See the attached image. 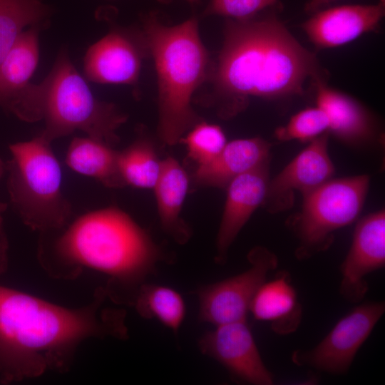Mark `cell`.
<instances>
[{"label": "cell", "instance_id": "cell-20", "mask_svg": "<svg viewBox=\"0 0 385 385\" xmlns=\"http://www.w3.org/2000/svg\"><path fill=\"white\" fill-rule=\"evenodd\" d=\"M39 30L32 26L24 31L0 63V106L7 111L37 67Z\"/></svg>", "mask_w": 385, "mask_h": 385}, {"label": "cell", "instance_id": "cell-12", "mask_svg": "<svg viewBox=\"0 0 385 385\" xmlns=\"http://www.w3.org/2000/svg\"><path fill=\"white\" fill-rule=\"evenodd\" d=\"M329 132L314 139L303 149L278 175L270 180L262 205L276 213L287 210L294 203V192L308 193L334 173V164L328 153Z\"/></svg>", "mask_w": 385, "mask_h": 385}, {"label": "cell", "instance_id": "cell-28", "mask_svg": "<svg viewBox=\"0 0 385 385\" xmlns=\"http://www.w3.org/2000/svg\"><path fill=\"white\" fill-rule=\"evenodd\" d=\"M337 0H309L304 5V10L309 14H313L322 9L327 8Z\"/></svg>", "mask_w": 385, "mask_h": 385}, {"label": "cell", "instance_id": "cell-29", "mask_svg": "<svg viewBox=\"0 0 385 385\" xmlns=\"http://www.w3.org/2000/svg\"><path fill=\"white\" fill-rule=\"evenodd\" d=\"M8 241L4 232H0V275L7 268Z\"/></svg>", "mask_w": 385, "mask_h": 385}, {"label": "cell", "instance_id": "cell-11", "mask_svg": "<svg viewBox=\"0 0 385 385\" xmlns=\"http://www.w3.org/2000/svg\"><path fill=\"white\" fill-rule=\"evenodd\" d=\"M146 54L140 31L113 29L88 48L84 74L97 83L135 85Z\"/></svg>", "mask_w": 385, "mask_h": 385}, {"label": "cell", "instance_id": "cell-9", "mask_svg": "<svg viewBox=\"0 0 385 385\" xmlns=\"http://www.w3.org/2000/svg\"><path fill=\"white\" fill-rule=\"evenodd\" d=\"M385 311L384 302L360 304L341 318L314 348L297 349L294 364L332 374L346 373L354 359Z\"/></svg>", "mask_w": 385, "mask_h": 385}, {"label": "cell", "instance_id": "cell-7", "mask_svg": "<svg viewBox=\"0 0 385 385\" xmlns=\"http://www.w3.org/2000/svg\"><path fill=\"white\" fill-rule=\"evenodd\" d=\"M369 176L329 179L303 195L301 212L290 222L299 243V260L326 250L335 230L352 223L361 211L369 187Z\"/></svg>", "mask_w": 385, "mask_h": 385}, {"label": "cell", "instance_id": "cell-30", "mask_svg": "<svg viewBox=\"0 0 385 385\" xmlns=\"http://www.w3.org/2000/svg\"><path fill=\"white\" fill-rule=\"evenodd\" d=\"M6 170V164L4 163L2 160L0 158V178L3 175ZM7 208V204L5 202H0V232H4L3 230V213L6 211Z\"/></svg>", "mask_w": 385, "mask_h": 385}, {"label": "cell", "instance_id": "cell-2", "mask_svg": "<svg viewBox=\"0 0 385 385\" xmlns=\"http://www.w3.org/2000/svg\"><path fill=\"white\" fill-rule=\"evenodd\" d=\"M106 292L71 309L0 285V379L11 382L65 369L91 337L126 336L123 311L101 310Z\"/></svg>", "mask_w": 385, "mask_h": 385}, {"label": "cell", "instance_id": "cell-19", "mask_svg": "<svg viewBox=\"0 0 385 385\" xmlns=\"http://www.w3.org/2000/svg\"><path fill=\"white\" fill-rule=\"evenodd\" d=\"M188 188V175L180 163L173 157L162 160L153 188L158 212L163 228L180 244L190 237L188 227L180 217Z\"/></svg>", "mask_w": 385, "mask_h": 385}, {"label": "cell", "instance_id": "cell-27", "mask_svg": "<svg viewBox=\"0 0 385 385\" xmlns=\"http://www.w3.org/2000/svg\"><path fill=\"white\" fill-rule=\"evenodd\" d=\"M278 4L279 0H210L204 14L244 20Z\"/></svg>", "mask_w": 385, "mask_h": 385}, {"label": "cell", "instance_id": "cell-15", "mask_svg": "<svg viewBox=\"0 0 385 385\" xmlns=\"http://www.w3.org/2000/svg\"><path fill=\"white\" fill-rule=\"evenodd\" d=\"M270 160L234 178L227 197L216 238V261L224 263L227 252L257 208L262 205L270 181Z\"/></svg>", "mask_w": 385, "mask_h": 385}, {"label": "cell", "instance_id": "cell-24", "mask_svg": "<svg viewBox=\"0 0 385 385\" xmlns=\"http://www.w3.org/2000/svg\"><path fill=\"white\" fill-rule=\"evenodd\" d=\"M49 15L39 0H0V63L27 26H41Z\"/></svg>", "mask_w": 385, "mask_h": 385}, {"label": "cell", "instance_id": "cell-18", "mask_svg": "<svg viewBox=\"0 0 385 385\" xmlns=\"http://www.w3.org/2000/svg\"><path fill=\"white\" fill-rule=\"evenodd\" d=\"M250 312L256 320L270 322L273 332L287 334L299 327L302 308L287 272L265 282L254 296Z\"/></svg>", "mask_w": 385, "mask_h": 385}, {"label": "cell", "instance_id": "cell-1", "mask_svg": "<svg viewBox=\"0 0 385 385\" xmlns=\"http://www.w3.org/2000/svg\"><path fill=\"white\" fill-rule=\"evenodd\" d=\"M280 9L278 4L250 19H227L210 75L211 101L222 118L243 111L252 97L302 95L308 79H326L316 56L279 18Z\"/></svg>", "mask_w": 385, "mask_h": 385}, {"label": "cell", "instance_id": "cell-6", "mask_svg": "<svg viewBox=\"0 0 385 385\" xmlns=\"http://www.w3.org/2000/svg\"><path fill=\"white\" fill-rule=\"evenodd\" d=\"M51 143L40 134L13 143L6 164L13 208L25 225L42 232L62 229L72 213L62 192L61 169Z\"/></svg>", "mask_w": 385, "mask_h": 385}, {"label": "cell", "instance_id": "cell-21", "mask_svg": "<svg viewBox=\"0 0 385 385\" xmlns=\"http://www.w3.org/2000/svg\"><path fill=\"white\" fill-rule=\"evenodd\" d=\"M118 151L90 137L74 138L67 149L65 162L73 171L95 178L108 188L125 186L118 170Z\"/></svg>", "mask_w": 385, "mask_h": 385}, {"label": "cell", "instance_id": "cell-17", "mask_svg": "<svg viewBox=\"0 0 385 385\" xmlns=\"http://www.w3.org/2000/svg\"><path fill=\"white\" fill-rule=\"evenodd\" d=\"M271 144L259 137L227 142L211 162L197 166L195 180L200 185L226 188L236 177L270 160Z\"/></svg>", "mask_w": 385, "mask_h": 385}, {"label": "cell", "instance_id": "cell-31", "mask_svg": "<svg viewBox=\"0 0 385 385\" xmlns=\"http://www.w3.org/2000/svg\"><path fill=\"white\" fill-rule=\"evenodd\" d=\"M190 4H195L199 3L200 0H185Z\"/></svg>", "mask_w": 385, "mask_h": 385}, {"label": "cell", "instance_id": "cell-10", "mask_svg": "<svg viewBox=\"0 0 385 385\" xmlns=\"http://www.w3.org/2000/svg\"><path fill=\"white\" fill-rule=\"evenodd\" d=\"M198 346L203 354L218 361L239 381L255 385L274 383L247 320L216 326L200 338Z\"/></svg>", "mask_w": 385, "mask_h": 385}, {"label": "cell", "instance_id": "cell-16", "mask_svg": "<svg viewBox=\"0 0 385 385\" xmlns=\"http://www.w3.org/2000/svg\"><path fill=\"white\" fill-rule=\"evenodd\" d=\"M317 106L327 113L328 132L342 142L363 146L376 139L377 131L370 113L351 96L332 88L325 80L314 82Z\"/></svg>", "mask_w": 385, "mask_h": 385}, {"label": "cell", "instance_id": "cell-14", "mask_svg": "<svg viewBox=\"0 0 385 385\" xmlns=\"http://www.w3.org/2000/svg\"><path fill=\"white\" fill-rule=\"evenodd\" d=\"M384 14L385 0L325 8L312 14L302 28L318 49L334 48L375 31Z\"/></svg>", "mask_w": 385, "mask_h": 385}, {"label": "cell", "instance_id": "cell-22", "mask_svg": "<svg viewBox=\"0 0 385 385\" xmlns=\"http://www.w3.org/2000/svg\"><path fill=\"white\" fill-rule=\"evenodd\" d=\"M134 305L141 317L156 319L175 332L179 329L185 315L182 296L176 290L163 285L140 284Z\"/></svg>", "mask_w": 385, "mask_h": 385}, {"label": "cell", "instance_id": "cell-5", "mask_svg": "<svg viewBox=\"0 0 385 385\" xmlns=\"http://www.w3.org/2000/svg\"><path fill=\"white\" fill-rule=\"evenodd\" d=\"M9 112L29 123L43 120L40 135L50 143L81 130L113 146L119 142L117 130L127 120L113 103L93 96L66 49L41 83H29L16 97Z\"/></svg>", "mask_w": 385, "mask_h": 385}, {"label": "cell", "instance_id": "cell-13", "mask_svg": "<svg viewBox=\"0 0 385 385\" xmlns=\"http://www.w3.org/2000/svg\"><path fill=\"white\" fill-rule=\"evenodd\" d=\"M385 265V213L369 214L357 222L351 247L342 263L341 296L350 303L361 302L369 289L365 277Z\"/></svg>", "mask_w": 385, "mask_h": 385}, {"label": "cell", "instance_id": "cell-25", "mask_svg": "<svg viewBox=\"0 0 385 385\" xmlns=\"http://www.w3.org/2000/svg\"><path fill=\"white\" fill-rule=\"evenodd\" d=\"M181 140L187 148L188 156L197 166L211 162L227 143L219 125L206 122L195 123Z\"/></svg>", "mask_w": 385, "mask_h": 385}, {"label": "cell", "instance_id": "cell-26", "mask_svg": "<svg viewBox=\"0 0 385 385\" xmlns=\"http://www.w3.org/2000/svg\"><path fill=\"white\" fill-rule=\"evenodd\" d=\"M329 120L327 113L319 106L304 109L293 115L287 125L274 131L281 141L299 140L311 141L328 132Z\"/></svg>", "mask_w": 385, "mask_h": 385}, {"label": "cell", "instance_id": "cell-23", "mask_svg": "<svg viewBox=\"0 0 385 385\" xmlns=\"http://www.w3.org/2000/svg\"><path fill=\"white\" fill-rule=\"evenodd\" d=\"M118 166L125 185L153 189L160 175L161 160L150 141L138 138L118 151Z\"/></svg>", "mask_w": 385, "mask_h": 385}, {"label": "cell", "instance_id": "cell-4", "mask_svg": "<svg viewBox=\"0 0 385 385\" xmlns=\"http://www.w3.org/2000/svg\"><path fill=\"white\" fill-rule=\"evenodd\" d=\"M140 34L157 73L158 135L164 144L173 145L198 122L191 102L209 78V54L195 17L167 26L150 14L143 19Z\"/></svg>", "mask_w": 385, "mask_h": 385}, {"label": "cell", "instance_id": "cell-8", "mask_svg": "<svg viewBox=\"0 0 385 385\" xmlns=\"http://www.w3.org/2000/svg\"><path fill=\"white\" fill-rule=\"evenodd\" d=\"M247 260L250 267L245 272L197 289L201 322L216 327L247 320L254 296L278 265L276 255L262 246L252 248Z\"/></svg>", "mask_w": 385, "mask_h": 385}, {"label": "cell", "instance_id": "cell-3", "mask_svg": "<svg viewBox=\"0 0 385 385\" xmlns=\"http://www.w3.org/2000/svg\"><path fill=\"white\" fill-rule=\"evenodd\" d=\"M53 253L68 267L91 268L130 285L141 284L163 257L149 233L114 206L77 217L56 238Z\"/></svg>", "mask_w": 385, "mask_h": 385}]
</instances>
